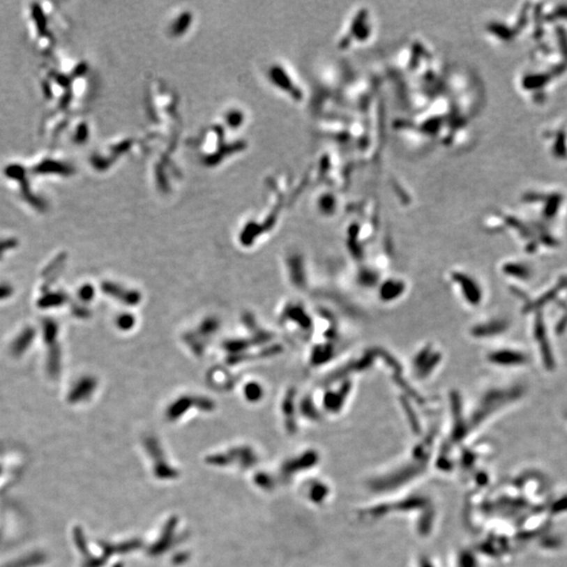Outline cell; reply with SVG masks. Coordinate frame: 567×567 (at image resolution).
Segmentation results:
<instances>
[{
	"instance_id": "3957f363",
	"label": "cell",
	"mask_w": 567,
	"mask_h": 567,
	"mask_svg": "<svg viewBox=\"0 0 567 567\" xmlns=\"http://www.w3.org/2000/svg\"><path fill=\"white\" fill-rule=\"evenodd\" d=\"M80 296L83 300H91L93 296V290L89 286H85L81 290Z\"/></svg>"
},
{
	"instance_id": "6da1fadb",
	"label": "cell",
	"mask_w": 567,
	"mask_h": 567,
	"mask_svg": "<svg viewBox=\"0 0 567 567\" xmlns=\"http://www.w3.org/2000/svg\"><path fill=\"white\" fill-rule=\"evenodd\" d=\"M245 393H246L247 398H250V400H257L262 395V388H259V386L257 385V384H250V385L247 386Z\"/></svg>"
},
{
	"instance_id": "7a4b0ae2",
	"label": "cell",
	"mask_w": 567,
	"mask_h": 567,
	"mask_svg": "<svg viewBox=\"0 0 567 567\" xmlns=\"http://www.w3.org/2000/svg\"><path fill=\"white\" fill-rule=\"evenodd\" d=\"M134 319H133V317H130V315H122V317L118 319V325H119L120 329H130V328L133 327V325H134Z\"/></svg>"
}]
</instances>
